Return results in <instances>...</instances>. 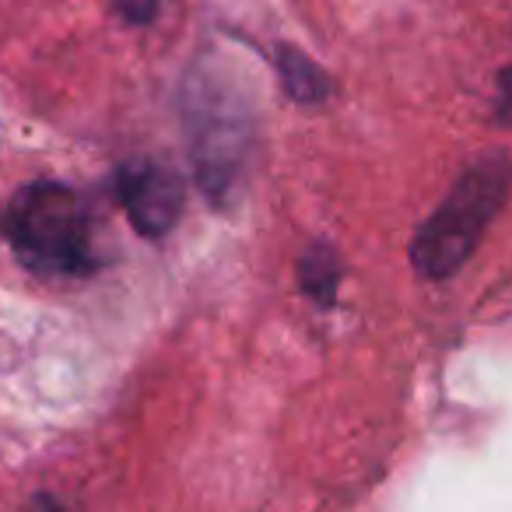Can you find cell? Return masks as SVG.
Listing matches in <instances>:
<instances>
[{
	"label": "cell",
	"mask_w": 512,
	"mask_h": 512,
	"mask_svg": "<svg viewBox=\"0 0 512 512\" xmlns=\"http://www.w3.org/2000/svg\"><path fill=\"white\" fill-rule=\"evenodd\" d=\"M299 278H302V288H306L309 299H316L320 306H330V302H334L341 267H337V253L327 246V242H313V246L302 253Z\"/></svg>",
	"instance_id": "cell-6"
},
{
	"label": "cell",
	"mask_w": 512,
	"mask_h": 512,
	"mask_svg": "<svg viewBox=\"0 0 512 512\" xmlns=\"http://www.w3.org/2000/svg\"><path fill=\"white\" fill-rule=\"evenodd\" d=\"M8 239L18 260L46 278H78L92 271V235L78 193L60 183H32L8 207Z\"/></svg>",
	"instance_id": "cell-3"
},
{
	"label": "cell",
	"mask_w": 512,
	"mask_h": 512,
	"mask_svg": "<svg viewBox=\"0 0 512 512\" xmlns=\"http://www.w3.org/2000/svg\"><path fill=\"white\" fill-rule=\"evenodd\" d=\"M162 0H113V11L127 25H151L158 18Z\"/></svg>",
	"instance_id": "cell-7"
},
{
	"label": "cell",
	"mask_w": 512,
	"mask_h": 512,
	"mask_svg": "<svg viewBox=\"0 0 512 512\" xmlns=\"http://www.w3.org/2000/svg\"><path fill=\"white\" fill-rule=\"evenodd\" d=\"M495 116H498V123H505V127H512V67H505V71L498 74Z\"/></svg>",
	"instance_id": "cell-8"
},
{
	"label": "cell",
	"mask_w": 512,
	"mask_h": 512,
	"mask_svg": "<svg viewBox=\"0 0 512 512\" xmlns=\"http://www.w3.org/2000/svg\"><path fill=\"white\" fill-rule=\"evenodd\" d=\"M274 64H278L281 85H285V92L292 95L295 102L313 106V102L327 99L330 88H334V81L327 78V71H323L313 57L295 50V46H278V50H274Z\"/></svg>",
	"instance_id": "cell-5"
},
{
	"label": "cell",
	"mask_w": 512,
	"mask_h": 512,
	"mask_svg": "<svg viewBox=\"0 0 512 512\" xmlns=\"http://www.w3.org/2000/svg\"><path fill=\"white\" fill-rule=\"evenodd\" d=\"M512 193V155L484 151L481 158L460 172L453 190L428 214L425 225L414 232L411 264L421 278L446 281L460 274L474 249L481 246L484 232Z\"/></svg>",
	"instance_id": "cell-1"
},
{
	"label": "cell",
	"mask_w": 512,
	"mask_h": 512,
	"mask_svg": "<svg viewBox=\"0 0 512 512\" xmlns=\"http://www.w3.org/2000/svg\"><path fill=\"white\" fill-rule=\"evenodd\" d=\"M183 127L200 190L221 204L239 183L253 141L249 99L221 64H197L186 74Z\"/></svg>",
	"instance_id": "cell-2"
},
{
	"label": "cell",
	"mask_w": 512,
	"mask_h": 512,
	"mask_svg": "<svg viewBox=\"0 0 512 512\" xmlns=\"http://www.w3.org/2000/svg\"><path fill=\"white\" fill-rule=\"evenodd\" d=\"M120 200L130 225L148 239H162L183 214V186L158 162H130L120 172Z\"/></svg>",
	"instance_id": "cell-4"
}]
</instances>
